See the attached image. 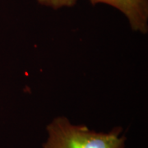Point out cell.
<instances>
[{
    "instance_id": "cell-1",
    "label": "cell",
    "mask_w": 148,
    "mask_h": 148,
    "mask_svg": "<svg viewBox=\"0 0 148 148\" xmlns=\"http://www.w3.org/2000/svg\"><path fill=\"white\" fill-rule=\"evenodd\" d=\"M122 132L119 127L109 132H95L72 123L66 117H57L48 124V138L43 148H124L126 137Z\"/></svg>"
},
{
    "instance_id": "cell-2",
    "label": "cell",
    "mask_w": 148,
    "mask_h": 148,
    "mask_svg": "<svg viewBox=\"0 0 148 148\" xmlns=\"http://www.w3.org/2000/svg\"><path fill=\"white\" fill-rule=\"evenodd\" d=\"M92 4L103 3L120 11L133 32H148V0H88Z\"/></svg>"
},
{
    "instance_id": "cell-3",
    "label": "cell",
    "mask_w": 148,
    "mask_h": 148,
    "mask_svg": "<svg viewBox=\"0 0 148 148\" xmlns=\"http://www.w3.org/2000/svg\"><path fill=\"white\" fill-rule=\"evenodd\" d=\"M36 1L40 5L48 7L55 10L63 8L73 7L77 3V0H36Z\"/></svg>"
}]
</instances>
